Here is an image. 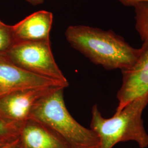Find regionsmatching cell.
Returning a JSON list of instances; mask_svg holds the SVG:
<instances>
[{
    "label": "cell",
    "instance_id": "cell-6",
    "mask_svg": "<svg viewBox=\"0 0 148 148\" xmlns=\"http://www.w3.org/2000/svg\"><path fill=\"white\" fill-rule=\"evenodd\" d=\"M121 73L122 81L117 94L119 103L115 112L135 99L148 94V36L143 41L136 63Z\"/></svg>",
    "mask_w": 148,
    "mask_h": 148
},
{
    "label": "cell",
    "instance_id": "cell-4",
    "mask_svg": "<svg viewBox=\"0 0 148 148\" xmlns=\"http://www.w3.org/2000/svg\"><path fill=\"white\" fill-rule=\"evenodd\" d=\"M3 54L13 63L29 72L59 82L66 87L69 86L54 58L51 41L16 42Z\"/></svg>",
    "mask_w": 148,
    "mask_h": 148
},
{
    "label": "cell",
    "instance_id": "cell-15",
    "mask_svg": "<svg viewBox=\"0 0 148 148\" xmlns=\"http://www.w3.org/2000/svg\"><path fill=\"white\" fill-rule=\"evenodd\" d=\"M33 5H38L42 4L44 2V0H25Z\"/></svg>",
    "mask_w": 148,
    "mask_h": 148
},
{
    "label": "cell",
    "instance_id": "cell-16",
    "mask_svg": "<svg viewBox=\"0 0 148 148\" xmlns=\"http://www.w3.org/2000/svg\"><path fill=\"white\" fill-rule=\"evenodd\" d=\"M6 143H5V142H3V141H2V140H0V148H1V147H2L3 145H4Z\"/></svg>",
    "mask_w": 148,
    "mask_h": 148
},
{
    "label": "cell",
    "instance_id": "cell-2",
    "mask_svg": "<svg viewBox=\"0 0 148 148\" xmlns=\"http://www.w3.org/2000/svg\"><path fill=\"white\" fill-rule=\"evenodd\" d=\"M148 104V94L135 99L113 116H102L98 106L92 108L90 128L97 134L99 148H112L120 142L133 141L139 147H148V134L142 119L143 111Z\"/></svg>",
    "mask_w": 148,
    "mask_h": 148
},
{
    "label": "cell",
    "instance_id": "cell-7",
    "mask_svg": "<svg viewBox=\"0 0 148 148\" xmlns=\"http://www.w3.org/2000/svg\"><path fill=\"white\" fill-rule=\"evenodd\" d=\"M66 87L62 84L32 74L0 54V96L19 90Z\"/></svg>",
    "mask_w": 148,
    "mask_h": 148
},
{
    "label": "cell",
    "instance_id": "cell-13",
    "mask_svg": "<svg viewBox=\"0 0 148 148\" xmlns=\"http://www.w3.org/2000/svg\"><path fill=\"white\" fill-rule=\"evenodd\" d=\"M123 5L126 6H133L137 5L138 4L148 2V0H118Z\"/></svg>",
    "mask_w": 148,
    "mask_h": 148
},
{
    "label": "cell",
    "instance_id": "cell-11",
    "mask_svg": "<svg viewBox=\"0 0 148 148\" xmlns=\"http://www.w3.org/2000/svg\"><path fill=\"white\" fill-rule=\"evenodd\" d=\"M15 43L12 26L0 21V54L7 52Z\"/></svg>",
    "mask_w": 148,
    "mask_h": 148
},
{
    "label": "cell",
    "instance_id": "cell-9",
    "mask_svg": "<svg viewBox=\"0 0 148 148\" xmlns=\"http://www.w3.org/2000/svg\"><path fill=\"white\" fill-rule=\"evenodd\" d=\"M53 19L52 13L46 11H37L27 16L12 26L16 43L50 41Z\"/></svg>",
    "mask_w": 148,
    "mask_h": 148
},
{
    "label": "cell",
    "instance_id": "cell-1",
    "mask_svg": "<svg viewBox=\"0 0 148 148\" xmlns=\"http://www.w3.org/2000/svg\"><path fill=\"white\" fill-rule=\"evenodd\" d=\"M65 36L70 45L90 61L107 70L121 71L132 67L140 48H135L111 30L75 25L69 27Z\"/></svg>",
    "mask_w": 148,
    "mask_h": 148
},
{
    "label": "cell",
    "instance_id": "cell-12",
    "mask_svg": "<svg viewBox=\"0 0 148 148\" xmlns=\"http://www.w3.org/2000/svg\"><path fill=\"white\" fill-rule=\"evenodd\" d=\"M18 138V132L7 125L0 119V140L8 143Z\"/></svg>",
    "mask_w": 148,
    "mask_h": 148
},
{
    "label": "cell",
    "instance_id": "cell-8",
    "mask_svg": "<svg viewBox=\"0 0 148 148\" xmlns=\"http://www.w3.org/2000/svg\"><path fill=\"white\" fill-rule=\"evenodd\" d=\"M18 139L19 148H72L52 130L32 119L19 127Z\"/></svg>",
    "mask_w": 148,
    "mask_h": 148
},
{
    "label": "cell",
    "instance_id": "cell-5",
    "mask_svg": "<svg viewBox=\"0 0 148 148\" xmlns=\"http://www.w3.org/2000/svg\"><path fill=\"white\" fill-rule=\"evenodd\" d=\"M59 87L19 90L0 96V119L16 130L30 119L32 110L43 96Z\"/></svg>",
    "mask_w": 148,
    "mask_h": 148
},
{
    "label": "cell",
    "instance_id": "cell-3",
    "mask_svg": "<svg viewBox=\"0 0 148 148\" xmlns=\"http://www.w3.org/2000/svg\"><path fill=\"white\" fill-rule=\"evenodd\" d=\"M64 87L56 88L38 101L30 119L52 130L72 148H99L97 134L76 121L68 110L64 99Z\"/></svg>",
    "mask_w": 148,
    "mask_h": 148
},
{
    "label": "cell",
    "instance_id": "cell-14",
    "mask_svg": "<svg viewBox=\"0 0 148 148\" xmlns=\"http://www.w3.org/2000/svg\"><path fill=\"white\" fill-rule=\"evenodd\" d=\"M0 148H19V143L18 138L12 142L6 143Z\"/></svg>",
    "mask_w": 148,
    "mask_h": 148
},
{
    "label": "cell",
    "instance_id": "cell-10",
    "mask_svg": "<svg viewBox=\"0 0 148 148\" xmlns=\"http://www.w3.org/2000/svg\"><path fill=\"white\" fill-rule=\"evenodd\" d=\"M134 7L135 27L143 41L148 36V2L139 3Z\"/></svg>",
    "mask_w": 148,
    "mask_h": 148
}]
</instances>
